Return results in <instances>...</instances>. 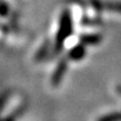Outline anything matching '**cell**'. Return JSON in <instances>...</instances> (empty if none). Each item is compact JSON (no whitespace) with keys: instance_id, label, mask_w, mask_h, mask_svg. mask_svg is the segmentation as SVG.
<instances>
[{"instance_id":"cell-3","label":"cell","mask_w":121,"mask_h":121,"mask_svg":"<svg viewBox=\"0 0 121 121\" xmlns=\"http://www.w3.org/2000/svg\"><path fill=\"white\" fill-rule=\"evenodd\" d=\"M84 44H78L69 49V58L72 60H80L85 56V48L83 46Z\"/></svg>"},{"instance_id":"cell-6","label":"cell","mask_w":121,"mask_h":121,"mask_svg":"<svg viewBox=\"0 0 121 121\" xmlns=\"http://www.w3.org/2000/svg\"><path fill=\"white\" fill-rule=\"evenodd\" d=\"M98 121H121V112L110 113L108 116L100 118Z\"/></svg>"},{"instance_id":"cell-5","label":"cell","mask_w":121,"mask_h":121,"mask_svg":"<svg viewBox=\"0 0 121 121\" xmlns=\"http://www.w3.org/2000/svg\"><path fill=\"white\" fill-rule=\"evenodd\" d=\"M103 9L109 10V11H113V13H121V1H109V2H104Z\"/></svg>"},{"instance_id":"cell-1","label":"cell","mask_w":121,"mask_h":121,"mask_svg":"<svg viewBox=\"0 0 121 121\" xmlns=\"http://www.w3.org/2000/svg\"><path fill=\"white\" fill-rule=\"evenodd\" d=\"M72 30H73V27H72V18H71L69 11L67 9H65L64 11H62V13H60L58 30H57V34H56L55 47H56L57 51L60 49L62 44L64 43L65 39L71 35Z\"/></svg>"},{"instance_id":"cell-2","label":"cell","mask_w":121,"mask_h":121,"mask_svg":"<svg viewBox=\"0 0 121 121\" xmlns=\"http://www.w3.org/2000/svg\"><path fill=\"white\" fill-rule=\"evenodd\" d=\"M66 69H67V63L65 60H60L58 65L56 66L55 69V72L53 73L52 75V85L56 86L60 83L62 78L64 76L65 72H66Z\"/></svg>"},{"instance_id":"cell-7","label":"cell","mask_w":121,"mask_h":121,"mask_svg":"<svg viewBox=\"0 0 121 121\" xmlns=\"http://www.w3.org/2000/svg\"><path fill=\"white\" fill-rule=\"evenodd\" d=\"M47 48H48V43L46 42V44H44L43 46H42V48H40V51H39V52L37 53V55H36L37 60H40V58H43V57L45 56V55H46Z\"/></svg>"},{"instance_id":"cell-4","label":"cell","mask_w":121,"mask_h":121,"mask_svg":"<svg viewBox=\"0 0 121 121\" xmlns=\"http://www.w3.org/2000/svg\"><path fill=\"white\" fill-rule=\"evenodd\" d=\"M101 35L99 34H86L81 36V42L84 45H96L101 42Z\"/></svg>"},{"instance_id":"cell-8","label":"cell","mask_w":121,"mask_h":121,"mask_svg":"<svg viewBox=\"0 0 121 121\" xmlns=\"http://www.w3.org/2000/svg\"><path fill=\"white\" fill-rule=\"evenodd\" d=\"M4 121H13V120H11L10 118H8V119H6V120H4Z\"/></svg>"}]
</instances>
